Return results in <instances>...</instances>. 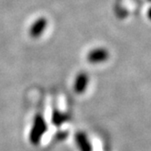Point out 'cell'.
I'll use <instances>...</instances> for the list:
<instances>
[{
	"mask_svg": "<svg viewBox=\"0 0 151 151\" xmlns=\"http://www.w3.org/2000/svg\"><path fill=\"white\" fill-rule=\"evenodd\" d=\"M69 118H70V116L68 114L62 113V112L58 111V110H54L53 114H52V117H51V121H52L53 125L59 127L62 124L68 121Z\"/></svg>",
	"mask_w": 151,
	"mask_h": 151,
	"instance_id": "8992f818",
	"label": "cell"
},
{
	"mask_svg": "<svg viewBox=\"0 0 151 151\" xmlns=\"http://www.w3.org/2000/svg\"><path fill=\"white\" fill-rule=\"evenodd\" d=\"M109 58V52L105 47H96L88 53L87 59L90 64H101Z\"/></svg>",
	"mask_w": 151,
	"mask_h": 151,
	"instance_id": "7a4b0ae2",
	"label": "cell"
},
{
	"mask_svg": "<svg viewBox=\"0 0 151 151\" xmlns=\"http://www.w3.org/2000/svg\"><path fill=\"white\" fill-rule=\"evenodd\" d=\"M75 141L79 151H93L92 144L86 133L78 132L75 135Z\"/></svg>",
	"mask_w": 151,
	"mask_h": 151,
	"instance_id": "5b68a950",
	"label": "cell"
},
{
	"mask_svg": "<svg viewBox=\"0 0 151 151\" xmlns=\"http://www.w3.org/2000/svg\"><path fill=\"white\" fill-rule=\"evenodd\" d=\"M147 1H149V2H151V0H147Z\"/></svg>",
	"mask_w": 151,
	"mask_h": 151,
	"instance_id": "ba28073f",
	"label": "cell"
},
{
	"mask_svg": "<svg viewBox=\"0 0 151 151\" xmlns=\"http://www.w3.org/2000/svg\"><path fill=\"white\" fill-rule=\"evenodd\" d=\"M47 26V20L46 17H38L35 22L31 25L29 28V36L33 38H38L42 36Z\"/></svg>",
	"mask_w": 151,
	"mask_h": 151,
	"instance_id": "3957f363",
	"label": "cell"
},
{
	"mask_svg": "<svg viewBox=\"0 0 151 151\" xmlns=\"http://www.w3.org/2000/svg\"><path fill=\"white\" fill-rule=\"evenodd\" d=\"M47 130V126L45 118L41 115H36L33 120V125H32L31 130L29 132V140L30 143L34 146H37L43 136Z\"/></svg>",
	"mask_w": 151,
	"mask_h": 151,
	"instance_id": "6da1fadb",
	"label": "cell"
},
{
	"mask_svg": "<svg viewBox=\"0 0 151 151\" xmlns=\"http://www.w3.org/2000/svg\"><path fill=\"white\" fill-rule=\"evenodd\" d=\"M89 83V77L87 73L81 72L78 74L74 82V90L77 94H83L88 88Z\"/></svg>",
	"mask_w": 151,
	"mask_h": 151,
	"instance_id": "277c9868",
	"label": "cell"
},
{
	"mask_svg": "<svg viewBox=\"0 0 151 151\" xmlns=\"http://www.w3.org/2000/svg\"><path fill=\"white\" fill-rule=\"evenodd\" d=\"M147 15V17H148V19H149V20L151 21V6H150V7L148 8Z\"/></svg>",
	"mask_w": 151,
	"mask_h": 151,
	"instance_id": "52a82bcc",
	"label": "cell"
}]
</instances>
